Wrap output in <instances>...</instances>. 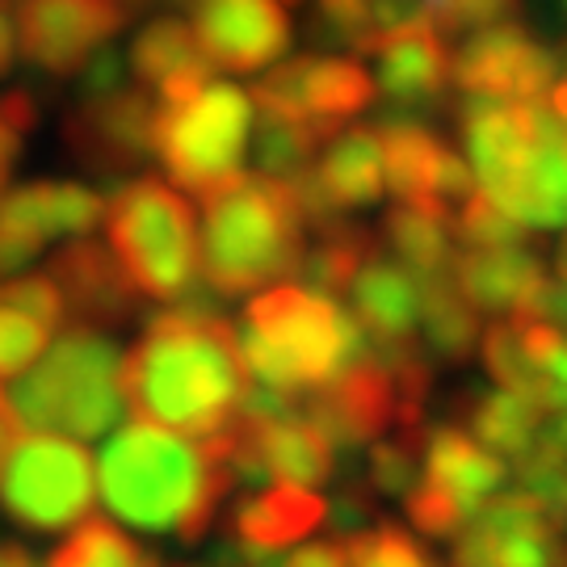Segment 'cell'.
Returning <instances> with one entry per match:
<instances>
[{"instance_id":"6da1fadb","label":"cell","mask_w":567,"mask_h":567,"mask_svg":"<svg viewBox=\"0 0 567 567\" xmlns=\"http://www.w3.org/2000/svg\"><path fill=\"white\" fill-rule=\"evenodd\" d=\"M252 386L240 332L219 311L173 307L147 320L122 358V400L143 425L182 433L189 442L224 437Z\"/></svg>"},{"instance_id":"7a4b0ae2","label":"cell","mask_w":567,"mask_h":567,"mask_svg":"<svg viewBox=\"0 0 567 567\" xmlns=\"http://www.w3.org/2000/svg\"><path fill=\"white\" fill-rule=\"evenodd\" d=\"M102 501L135 529L168 534L185 547L203 543L231 492L210 446L156 425H126L102 450Z\"/></svg>"},{"instance_id":"3957f363","label":"cell","mask_w":567,"mask_h":567,"mask_svg":"<svg viewBox=\"0 0 567 567\" xmlns=\"http://www.w3.org/2000/svg\"><path fill=\"white\" fill-rule=\"evenodd\" d=\"M454 118L471 173L492 206L522 227L567 224V118L543 102L458 97Z\"/></svg>"},{"instance_id":"277c9868","label":"cell","mask_w":567,"mask_h":567,"mask_svg":"<svg viewBox=\"0 0 567 567\" xmlns=\"http://www.w3.org/2000/svg\"><path fill=\"white\" fill-rule=\"evenodd\" d=\"M240 353L252 383L299 400L362 362L370 341L337 299L299 282H278L244 311Z\"/></svg>"},{"instance_id":"5b68a950","label":"cell","mask_w":567,"mask_h":567,"mask_svg":"<svg viewBox=\"0 0 567 567\" xmlns=\"http://www.w3.org/2000/svg\"><path fill=\"white\" fill-rule=\"evenodd\" d=\"M203 203V278L219 299L269 290L299 269L307 219L290 182L236 177Z\"/></svg>"},{"instance_id":"8992f818","label":"cell","mask_w":567,"mask_h":567,"mask_svg":"<svg viewBox=\"0 0 567 567\" xmlns=\"http://www.w3.org/2000/svg\"><path fill=\"white\" fill-rule=\"evenodd\" d=\"M18 421L63 429V437H102L118 425L122 408V353L105 332L68 324L51 353L39 358L9 391Z\"/></svg>"},{"instance_id":"52a82bcc","label":"cell","mask_w":567,"mask_h":567,"mask_svg":"<svg viewBox=\"0 0 567 567\" xmlns=\"http://www.w3.org/2000/svg\"><path fill=\"white\" fill-rule=\"evenodd\" d=\"M105 231L114 261L140 299L177 303L198 282L194 210L161 177H135L105 203Z\"/></svg>"},{"instance_id":"ba28073f","label":"cell","mask_w":567,"mask_h":567,"mask_svg":"<svg viewBox=\"0 0 567 567\" xmlns=\"http://www.w3.org/2000/svg\"><path fill=\"white\" fill-rule=\"evenodd\" d=\"M248 131H252V93H244L240 84L210 81L182 102H156L152 152L182 189L210 198L244 177Z\"/></svg>"},{"instance_id":"9c48e42d","label":"cell","mask_w":567,"mask_h":567,"mask_svg":"<svg viewBox=\"0 0 567 567\" xmlns=\"http://www.w3.org/2000/svg\"><path fill=\"white\" fill-rule=\"evenodd\" d=\"M97 496L93 458L76 437L25 433L0 458V513L21 529H76Z\"/></svg>"},{"instance_id":"30bf717a","label":"cell","mask_w":567,"mask_h":567,"mask_svg":"<svg viewBox=\"0 0 567 567\" xmlns=\"http://www.w3.org/2000/svg\"><path fill=\"white\" fill-rule=\"evenodd\" d=\"M261 114L316 126L324 140L344 131V122L374 105V81L358 60L341 55H295L252 84Z\"/></svg>"},{"instance_id":"8fae6325","label":"cell","mask_w":567,"mask_h":567,"mask_svg":"<svg viewBox=\"0 0 567 567\" xmlns=\"http://www.w3.org/2000/svg\"><path fill=\"white\" fill-rule=\"evenodd\" d=\"M303 416L324 433L337 454L365 450L383 442L391 433H421L425 412H412L400 395L395 379L383 365L365 353L362 362H353L344 374H337L316 395H307Z\"/></svg>"},{"instance_id":"7c38bea8","label":"cell","mask_w":567,"mask_h":567,"mask_svg":"<svg viewBox=\"0 0 567 567\" xmlns=\"http://www.w3.org/2000/svg\"><path fill=\"white\" fill-rule=\"evenodd\" d=\"M454 84L484 102H547L559 84V55L522 21L480 30L454 51Z\"/></svg>"},{"instance_id":"4fadbf2b","label":"cell","mask_w":567,"mask_h":567,"mask_svg":"<svg viewBox=\"0 0 567 567\" xmlns=\"http://www.w3.org/2000/svg\"><path fill=\"white\" fill-rule=\"evenodd\" d=\"M131 21V0H21V55L47 76H76Z\"/></svg>"},{"instance_id":"5bb4252c","label":"cell","mask_w":567,"mask_h":567,"mask_svg":"<svg viewBox=\"0 0 567 567\" xmlns=\"http://www.w3.org/2000/svg\"><path fill=\"white\" fill-rule=\"evenodd\" d=\"M105 198L76 182L13 185L0 194V274H18L55 236L84 240L102 224Z\"/></svg>"},{"instance_id":"9a60e30c","label":"cell","mask_w":567,"mask_h":567,"mask_svg":"<svg viewBox=\"0 0 567 567\" xmlns=\"http://www.w3.org/2000/svg\"><path fill=\"white\" fill-rule=\"evenodd\" d=\"M379 140H383L386 189L400 203L450 206V210H458L471 194H480L471 164L437 131H429L421 118L386 114L379 122Z\"/></svg>"},{"instance_id":"2e32d148","label":"cell","mask_w":567,"mask_h":567,"mask_svg":"<svg viewBox=\"0 0 567 567\" xmlns=\"http://www.w3.org/2000/svg\"><path fill=\"white\" fill-rule=\"evenodd\" d=\"M189 30L210 68L257 72L286 55L290 18L278 0H189Z\"/></svg>"},{"instance_id":"e0dca14e","label":"cell","mask_w":567,"mask_h":567,"mask_svg":"<svg viewBox=\"0 0 567 567\" xmlns=\"http://www.w3.org/2000/svg\"><path fill=\"white\" fill-rule=\"evenodd\" d=\"M152 122H156V97L147 89H122L105 102H81L76 114L63 122V140L72 156L93 173H126L152 152Z\"/></svg>"},{"instance_id":"ac0fdd59","label":"cell","mask_w":567,"mask_h":567,"mask_svg":"<svg viewBox=\"0 0 567 567\" xmlns=\"http://www.w3.org/2000/svg\"><path fill=\"white\" fill-rule=\"evenodd\" d=\"M379 63V89L386 105H395L400 114L416 118L433 105L446 102L450 81H454V55L446 47V34L437 25H404L391 30L383 39L370 42V51Z\"/></svg>"},{"instance_id":"d6986e66","label":"cell","mask_w":567,"mask_h":567,"mask_svg":"<svg viewBox=\"0 0 567 567\" xmlns=\"http://www.w3.org/2000/svg\"><path fill=\"white\" fill-rule=\"evenodd\" d=\"M353 320L362 324L370 344H412L421 341V311H425V278L412 274L374 240L349 282Z\"/></svg>"},{"instance_id":"ffe728a7","label":"cell","mask_w":567,"mask_h":567,"mask_svg":"<svg viewBox=\"0 0 567 567\" xmlns=\"http://www.w3.org/2000/svg\"><path fill=\"white\" fill-rule=\"evenodd\" d=\"M47 278L60 286L68 316H76V324L89 328H114L126 324L140 311V295L126 282L118 261L110 257V248L97 240H72L47 265Z\"/></svg>"},{"instance_id":"44dd1931","label":"cell","mask_w":567,"mask_h":567,"mask_svg":"<svg viewBox=\"0 0 567 567\" xmlns=\"http://www.w3.org/2000/svg\"><path fill=\"white\" fill-rule=\"evenodd\" d=\"M508 480L505 458H496L458 425H429L421 446V480L429 492H437L446 505H454L466 522L496 496V487Z\"/></svg>"},{"instance_id":"7402d4cb","label":"cell","mask_w":567,"mask_h":567,"mask_svg":"<svg viewBox=\"0 0 567 567\" xmlns=\"http://www.w3.org/2000/svg\"><path fill=\"white\" fill-rule=\"evenodd\" d=\"M450 278L480 316L513 320L547 278V265L534 248H458Z\"/></svg>"},{"instance_id":"603a6c76","label":"cell","mask_w":567,"mask_h":567,"mask_svg":"<svg viewBox=\"0 0 567 567\" xmlns=\"http://www.w3.org/2000/svg\"><path fill=\"white\" fill-rule=\"evenodd\" d=\"M126 63H131V76L140 81V89H147L156 102H182L189 93H198L203 84H210V63H206L189 21L173 18V13L143 25L131 42Z\"/></svg>"},{"instance_id":"cb8c5ba5","label":"cell","mask_w":567,"mask_h":567,"mask_svg":"<svg viewBox=\"0 0 567 567\" xmlns=\"http://www.w3.org/2000/svg\"><path fill=\"white\" fill-rule=\"evenodd\" d=\"M454 412L471 425L480 446H487L496 458H513V463H522L529 450L538 446L543 425H547V408L534 404L529 395L505 391V386H496V391L463 386L454 395Z\"/></svg>"},{"instance_id":"d4e9b609","label":"cell","mask_w":567,"mask_h":567,"mask_svg":"<svg viewBox=\"0 0 567 567\" xmlns=\"http://www.w3.org/2000/svg\"><path fill=\"white\" fill-rule=\"evenodd\" d=\"M328 522V501L311 487L274 484L244 496L231 517V534L261 550H282Z\"/></svg>"},{"instance_id":"484cf974","label":"cell","mask_w":567,"mask_h":567,"mask_svg":"<svg viewBox=\"0 0 567 567\" xmlns=\"http://www.w3.org/2000/svg\"><path fill=\"white\" fill-rule=\"evenodd\" d=\"M316 182L324 185V194L341 206L344 215L379 203L386 189L379 126H349V131H337V135L324 143L320 161H316Z\"/></svg>"},{"instance_id":"4316f807","label":"cell","mask_w":567,"mask_h":567,"mask_svg":"<svg viewBox=\"0 0 567 567\" xmlns=\"http://www.w3.org/2000/svg\"><path fill=\"white\" fill-rule=\"evenodd\" d=\"M240 425H248V421H240ZM248 429H252L265 466H269V475L278 484L311 487L316 492V487H324L337 475V450H332V442H328L320 429L307 421L303 412L282 416L274 425H248Z\"/></svg>"},{"instance_id":"83f0119b","label":"cell","mask_w":567,"mask_h":567,"mask_svg":"<svg viewBox=\"0 0 567 567\" xmlns=\"http://www.w3.org/2000/svg\"><path fill=\"white\" fill-rule=\"evenodd\" d=\"M379 240L412 274L442 278V274H450L454 252H458V244H454V210L450 206H421V203L391 206Z\"/></svg>"},{"instance_id":"f1b7e54d","label":"cell","mask_w":567,"mask_h":567,"mask_svg":"<svg viewBox=\"0 0 567 567\" xmlns=\"http://www.w3.org/2000/svg\"><path fill=\"white\" fill-rule=\"evenodd\" d=\"M480 341V311L458 295L450 274L425 278V311H421V344L429 358L446 365L471 362Z\"/></svg>"},{"instance_id":"f546056e","label":"cell","mask_w":567,"mask_h":567,"mask_svg":"<svg viewBox=\"0 0 567 567\" xmlns=\"http://www.w3.org/2000/svg\"><path fill=\"white\" fill-rule=\"evenodd\" d=\"M374 231H362L358 224H349L344 231H332V236H316V244L303 252V261L295 269L299 286L324 295V299H341L349 295V282L358 274V265L365 261V252L374 248Z\"/></svg>"},{"instance_id":"4dcf8cb0","label":"cell","mask_w":567,"mask_h":567,"mask_svg":"<svg viewBox=\"0 0 567 567\" xmlns=\"http://www.w3.org/2000/svg\"><path fill=\"white\" fill-rule=\"evenodd\" d=\"M324 135L307 122L295 118H274V114H261L257 122V143H252V156L261 164V177H274V182H299L303 173L316 168L320 152H324Z\"/></svg>"},{"instance_id":"1f68e13d","label":"cell","mask_w":567,"mask_h":567,"mask_svg":"<svg viewBox=\"0 0 567 567\" xmlns=\"http://www.w3.org/2000/svg\"><path fill=\"white\" fill-rule=\"evenodd\" d=\"M47 567H164L152 550L131 543L114 522L105 517H84L60 543Z\"/></svg>"},{"instance_id":"d6a6232c","label":"cell","mask_w":567,"mask_h":567,"mask_svg":"<svg viewBox=\"0 0 567 567\" xmlns=\"http://www.w3.org/2000/svg\"><path fill=\"white\" fill-rule=\"evenodd\" d=\"M421 446H425V429L421 433H391L383 442H374L365 450L362 466L365 487L374 496H400L404 501L421 480Z\"/></svg>"},{"instance_id":"836d02e7","label":"cell","mask_w":567,"mask_h":567,"mask_svg":"<svg viewBox=\"0 0 567 567\" xmlns=\"http://www.w3.org/2000/svg\"><path fill=\"white\" fill-rule=\"evenodd\" d=\"M484 365L487 374L496 379V386L505 391H517V395H529L538 391V374H534V362H529L526 349V332H522V320H496V324L484 332ZM538 404V400H534Z\"/></svg>"},{"instance_id":"e575fe53","label":"cell","mask_w":567,"mask_h":567,"mask_svg":"<svg viewBox=\"0 0 567 567\" xmlns=\"http://www.w3.org/2000/svg\"><path fill=\"white\" fill-rule=\"evenodd\" d=\"M349 567H437L429 550L400 522H374L362 534H349Z\"/></svg>"},{"instance_id":"d590c367","label":"cell","mask_w":567,"mask_h":567,"mask_svg":"<svg viewBox=\"0 0 567 567\" xmlns=\"http://www.w3.org/2000/svg\"><path fill=\"white\" fill-rule=\"evenodd\" d=\"M454 244L458 248H529V227L508 219L484 194H471L454 210Z\"/></svg>"},{"instance_id":"8d00e7d4","label":"cell","mask_w":567,"mask_h":567,"mask_svg":"<svg viewBox=\"0 0 567 567\" xmlns=\"http://www.w3.org/2000/svg\"><path fill=\"white\" fill-rule=\"evenodd\" d=\"M55 328H47L21 307L0 303V379L25 374L42 358V349L51 341Z\"/></svg>"},{"instance_id":"74e56055","label":"cell","mask_w":567,"mask_h":567,"mask_svg":"<svg viewBox=\"0 0 567 567\" xmlns=\"http://www.w3.org/2000/svg\"><path fill=\"white\" fill-rule=\"evenodd\" d=\"M370 4L374 0H316L311 39L332 51H362L370 47Z\"/></svg>"},{"instance_id":"f35d334b","label":"cell","mask_w":567,"mask_h":567,"mask_svg":"<svg viewBox=\"0 0 567 567\" xmlns=\"http://www.w3.org/2000/svg\"><path fill=\"white\" fill-rule=\"evenodd\" d=\"M0 303L21 307L34 320H42L47 328H60L68 320V303H63L60 286L51 282L47 274H30V278H13L0 286Z\"/></svg>"},{"instance_id":"ab89813d","label":"cell","mask_w":567,"mask_h":567,"mask_svg":"<svg viewBox=\"0 0 567 567\" xmlns=\"http://www.w3.org/2000/svg\"><path fill=\"white\" fill-rule=\"evenodd\" d=\"M122 89H131V63L114 47H102L81 72V102H105L118 97Z\"/></svg>"},{"instance_id":"60d3db41","label":"cell","mask_w":567,"mask_h":567,"mask_svg":"<svg viewBox=\"0 0 567 567\" xmlns=\"http://www.w3.org/2000/svg\"><path fill=\"white\" fill-rule=\"evenodd\" d=\"M513 320H534V324H547L555 332H567V278L564 274H555V278H543V286L534 290V299L526 303L522 316H513Z\"/></svg>"},{"instance_id":"b9f144b4","label":"cell","mask_w":567,"mask_h":567,"mask_svg":"<svg viewBox=\"0 0 567 567\" xmlns=\"http://www.w3.org/2000/svg\"><path fill=\"white\" fill-rule=\"evenodd\" d=\"M282 567H349V543L344 538H316L295 555H286Z\"/></svg>"},{"instance_id":"7bdbcfd3","label":"cell","mask_w":567,"mask_h":567,"mask_svg":"<svg viewBox=\"0 0 567 567\" xmlns=\"http://www.w3.org/2000/svg\"><path fill=\"white\" fill-rule=\"evenodd\" d=\"M13 47H18V4L0 0V76L13 68Z\"/></svg>"},{"instance_id":"ee69618b","label":"cell","mask_w":567,"mask_h":567,"mask_svg":"<svg viewBox=\"0 0 567 567\" xmlns=\"http://www.w3.org/2000/svg\"><path fill=\"white\" fill-rule=\"evenodd\" d=\"M21 140H25V135H18V131L4 122V114H0V194L9 189V173H13V164H18V156H21Z\"/></svg>"},{"instance_id":"f6af8a7d","label":"cell","mask_w":567,"mask_h":567,"mask_svg":"<svg viewBox=\"0 0 567 567\" xmlns=\"http://www.w3.org/2000/svg\"><path fill=\"white\" fill-rule=\"evenodd\" d=\"M538 442H547L550 450H559L567 458V408L547 412V425H543V437H538Z\"/></svg>"},{"instance_id":"bcb514c9","label":"cell","mask_w":567,"mask_h":567,"mask_svg":"<svg viewBox=\"0 0 567 567\" xmlns=\"http://www.w3.org/2000/svg\"><path fill=\"white\" fill-rule=\"evenodd\" d=\"M18 442V412L9 404V395L0 391V458H4V450Z\"/></svg>"},{"instance_id":"7dc6e473","label":"cell","mask_w":567,"mask_h":567,"mask_svg":"<svg viewBox=\"0 0 567 567\" xmlns=\"http://www.w3.org/2000/svg\"><path fill=\"white\" fill-rule=\"evenodd\" d=\"M0 567H39L30 559V550L18 543H0Z\"/></svg>"},{"instance_id":"c3c4849f","label":"cell","mask_w":567,"mask_h":567,"mask_svg":"<svg viewBox=\"0 0 567 567\" xmlns=\"http://www.w3.org/2000/svg\"><path fill=\"white\" fill-rule=\"evenodd\" d=\"M547 105H550V110H555V114H564V118H567V76H564V81H559V84H555V89H550Z\"/></svg>"},{"instance_id":"681fc988","label":"cell","mask_w":567,"mask_h":567,"mask_svg":"<svg viewBox=\"0 0 567 567\" xmlns=\"http://www.w3.org/2000/svg\"><path fill=\"white\" fill-rule=\"evenodd\" d=\"M555 265H559V274L567 278V236H564V244H559V257H555Z\"/></svg>"},{"instance_id":"f907efd6","label":"cell","mask_w":567,"mask_h":567,"mask_svg":"<svg viewBox=\"0 0 567 567\" xmlns=\"http://www.w3.org/2000/svg\"><path fill=\"white\" fill-rule=\"evenodd\" d=\"M555 517H559V522H567V484H564V496H559V508H555Z\"/></svg>"},{"instance_id":"816d5d0a","label":"cell","mask_w":567,"mask_h":567,"mask_svg":"<svg viewBox=\"0 0 567 567\" xmlns=\"http://www.w3.org/2000/svg\"><path fill=\"white\" fill-rule=\"evenodd\" d=\"M564 63H567V47H564Z\"/></svg>"},{"instance_id":"f5cc1de1","label":"cell","mask_w":567,"mask_h":567,"mask_svg":"<svg viewBox=\"0 0 567 567\" xmlns=\"http://www.w3.org/2000/svg\"><path fill=\"white\" fill-rule=\"evenodd\" d=\"M564 4H567V0H564Z\"/></svg>"}]
</instances>
